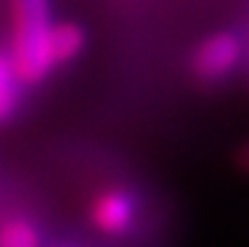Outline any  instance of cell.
<instances>
[{"instance_id": "7a4b0ae2", "label": "cell", "mask_w": 249, "mask_h": 247, "mask_svg": "<svg viewBox=\"0 0 249 247\" xmlns=\"http://www.w3.org/2000/svg\"><path fill=\"white\" fill-rule=\"evenodd\" d=\"M241 61H244L241 35H236L233 29H220L196 45L191 56V69L201 82H223L241 67Z\"/></svg>"}, {"instance_id": "6da1fadb", "label": "cell", "mask_w": 249, "mask_h": 247, "mask_svg": "<svg viewBox=\"0 0 249 247\" xmlns=\"http://www.w3.org/2000/svg\"><path fill=\"white\" fill-rule=\"evenodd\" d=\"M11 5V61L24 85H40L56 72L51 58L53 5L51 0H8Z\"/></svg>"}, {"instance_id": "3957f363", "label": "cell", "mask_w": 249, "mask_h": 247, "mask_svg": "<svg viewBox=\"0 0 249 247\" xmlns=\"http://www.w3.org/2000/svg\"><path fill=\"white\" fill-rule=\"evenodd\" d=\"M88 215H90V226L98 234L109 239H120L133 231L138 223L141 199L135 197V191L124 189V186H106L93 197Z\"/></svg>"}, {"instance_id": "277c9868", "label": "cell", "mask_w": 249, "mask_h": 247, "mask_svg": "<svg viewBox=\"0 0 249 247\" xmlns=\"http://www.w3.org/2000/svg\"><path fill=\"white\" fill-rule=\"evenodd\" d=\"M88 35L77 21H56L51 35V58L53 67H67L80 58V54L85 51Z\"/></svg>"}, {"instance_id": "8992f818", "label": "cell", "mask_w": 249, "mask_h": 247, "mask_svg": "<svg viewBox=\"0 0 249 247\" xmlns=\"http://www.w3.org/2000/svg\"><path fill=\"white\" fill-rule=\"evenodd\" d=\"M0 247H45L43 228L27 215H8L0 221Z\"/></svg>"}, {"instance_id": "52a82bcc", "label": "cell", "mask_w": 249, "mask_h": 247, "mask_svg": "<svg viewBox=\"0 0 249 247\" xmlns=\"http://www.w3.org/2000/svg\"><path fill=\"white\" fill-rule=\"evenodd\" d=\"M51 247H77V245H72V242H56V245H51Z\"/></svg>"}, {"instance_id": "5b68a950", "label": "cell", "mask_w": 249, "mask_h": 247, "mask_svg": "<svg viewBox=\"0 0 249 247\" xmlns=\"http://www.w3.org/2000/svg\"><path fill=\"white\" fill-rule=\"evenodd\" d=\"M24 88L27 85L21 82L11 56L0 51V125L14 120V114L21 107V93H24Z\"/></svg>"}]
</instances>
